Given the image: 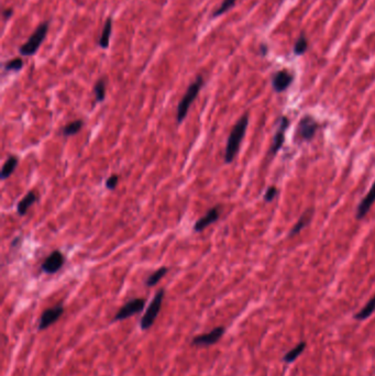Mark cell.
<instances>
[{
	"label": "cell",
	"instance_id": "6da1fadb",
	"mask_svg": "<svg viewBox=\"0 0 375 376\" xmlns=\"http://www.w3.org/2000/svg\"><path fill=\"white\" fill-rule=\"evenodd\" d=\"M247 124H249V115L244 114L232 128L227 140L226 151H224V162L227 164H230L237 156L240 145H241V142L245 135Z\"/></svg>",
	"mask_w": 375,
	"mask_h": 376
},
{
	"label": "cell",
	"instance_id": "7a4b0ae2",
	"mask_svg": "<svg viewBox=\"0 0 375 376\" xmlns=\"http://www.w3.org/2000/svg\"><path fill=\"white\" fill-rule=\"evenodd\" d=\"M204 85V78L202 76H197V78L195 79L192 84L190 85V87L187 88L185 95L183 96V98L179 101L178 106H177V115H176V120L178 123H182L187 114H189V110L192 106V103L194 102V100L197 98V96L200 92V88Z\"/></svg>",
	"mask_w": 375,
	"mask_h": 376
},
{
	"label": "cell",
	"instance_id": "3957f363",
	"mask_svg": "<svg viewBox=\"0 0 375 376\" xmlns=\"http://www.w3.org/2000/svg\"><path fill=\"white\" fill-rule=\"evenodd\" d=\"M48 31H49V22L44 21L36 28L35 31L29 37L27 42L19 48L20 54L25 56H31L35 54L37 50L41 47L43 40L46 39Z\"/></svg>",
	"mask_w": 375,
	"mask_h": 376
},
{
	"label": "cell",
	"instance_id": "277c9868",
	"mask_svg": "<svg viewBox=\"0 0 375 376\" xmlns=\"http://www.w3.org/2000/svg\"><path fill=\"white\" fill-rule=\"evenodd\" d=\"M164 295H165V290L163 288L157 290L154 298L152 299V302L150 303V306L148 307L147 311L144 312L143 317L141 318L140 328L143 330V331H145V330L151 328L153 326V323L155 322L157 316H159V314L161 311Z\"/></svg>",
	"mask_w": 375,
	"mask_h": 376
},
{
	"label": "cell",
	"instance_id": "5b68a950",
	"mask_svg": "<svg viewBox=\"0 0 375 376\" xmlns=\"http://www.w3.org/2000/svg\"><path fill=\"white\" fill-rule=\"evenodd\" d=\"M145 303H147V300L144 298H133V299L129 300L128 303L124 304L117 311V314L115 315V317H114V321H120V320L128 319V318L132 317V316L141 312L142 310H143Z\"/></svg>",
	"mask_w": 375,
	"mask_h": 376
},
{
	"label": "cell",
	"instance_id": "8992f818",
	"mask_svg": "<svg viewBox=\"0 0 375 376\" xmlns=\"http://www.w3.org/2000/svg\"><path fill=\"white\" fill-rule=\"evenodd\" d=\"M224 331H226L224 327H216L207 333H201L194 337L192 339V344L197 345V347H209V345L216 344L221 339Z\"/></svg>",
	"mask_w": 375,
	"mask_h": 376
},
{
	"label": "cell",
	"instance_id": "52a82bcc",
	"mask_svg": "<svg viewBox=\"0 0 375 376\" xmlns=\"http://www.w3.org/2000/svg\"><path fill=\"white\" fill-rule=\"evenodd\" d=\"M63 312H64V307L62 304H58L54 307L48 308V309H46L41 314L37 329H39L40 331L41 330L48 329L50 326L53 325V323H55L59 318H61Z\"/></svg>",
	"mask_w": 375,
	"mask_h": 376
},
{
	"label": "cell",
	"instance_id": "ba28073f",
	"mask_svg": "<svg viewBox=\"0 0 375 376\" xmlns=\"http://www.w3.org/2000/svg\"><path fill=\"white\" fill-rule=\"evenodd\" d=\"M319 129V123L311 116H305L301 119L297 128V134L305 141H309Z\"/></svg>",
	"mask_w": 375,
	"mask_h": 376
},
{
	"label": "cell",
	"instance_id": "9c48e42d",
	"mask_svg": "<svg viewBox=\"0 0 375 376\" xmlns=\"http://www.w3.org/2000/svg\"><path fill=\"white\" fill-rule=\"evenodd\" d=\"M64 262H65L64 255L59 251H54L44 260L41 265V268L44 273L54 274L62 268V266L64 265Z\"/></svg>",
	"mask_w": 375,
	"mask_h": 376
},
{
	"label": "cell",
	"instance_id": "30bf717a",
	"mask_svg": "<svg viewBox=\"0 0 375 376\" xmlns=\"http://www.w3.org/2000/svg\"><path fill=\"white\" fill-rule=\"evenodd\" d=\"M293 80H294L293 74L289 73L287 70H282L274 74V76L272 78V85L275 92L282 93L290 86Z\"/></svg>",
	"mask_w": 375,
	"mask_h": 376
},
{
	"label": "cell",
	"instance_id": "8fae6325",
	"mask_svg": "<svg viewBox=\"0 0 375 376\" xmlns=\"http://www.w3.org/2000/svg\"><path fill=\"white\" fill-rule=\"evenodd\" d=\"M288 123H289V121H288V118L287 117H282L281 118L280 123H279V129H277V131L275 133V137H274V140H273V144L271 147V150H269V153H271L272 155H275L277 152H279L280 149L284 144V141H285V130L287 129Z\"/></svg>",
	"mask_w": 375,
	"mask_h": 376
},
{
	"label": "cell",
	"instance_id": "7c38bea8",
	"mask_svg": "<svg viewBox=\"0 0 375 376\" xmlns=\"http://www.w3.org/2000/svg\"><path fill=\"white\" fill-rule=\"evenodd\" d=\"M219 207H214L212 209H209L207 214L201 217L200 219H198L194 225V231L195 232H200L202 230H205L209 225L213 224L214 222H216L217 220L219 219Z\"/></svg>",
	"mask_w": 375,
	"mask_h": 376
},
{
	"label": "cell",
	"instance_id": "4fadbf2b",
	"mask_svg": "<svg viewBox=\"0 0 375 376\" xmlns=\"http://www.w3.org/2000/svg\"><path fill=\"white\" fill-rule=\"evenodd\" d=\"M374 201H375V182L373 183L369 193L365 195V197L362 199L361 202H360L357 210L358 219H362V218H364L367 215Z\"/></svg>",
	"mask_w": 375,
	"mask_h": 376
},
{
	"label": "cell",
	"instance_id": "5bb4252c",
	"mask_svg": "<svg viewBox=\"0 0 375 376\" xmlns=\"http://www.w3.org/2000/svg\"><path fill=\"white\" fill-rule=\"evenodd\" d=\"M37 199H39V194H37V192L30 191L26 196L18 202V206H17L18 214L20 216H25L29 210V208L31 207L35 201H37Z\"/></svg>",
	"mask_w": 375,
	"mask_h": 376
},
{
	"label": "cell",
	"instance_id": "9a60e30c",
	"mask_svg": "<svg viewBox=\"0 0 375 376\" xmlns=\"http://www.w3.org/2000/svg\"><path fill=\"white\" fill-rule=\"evenodd\" d=\"M312 213H314L312 209H308L306 213H304L302 215V217L299 218V220L295 223L294 227L291 228V230L289 232V237L296 236L298 232H301L305 227H307V225L310 223L311 218H312Z\"/></svg>",
	"mask_w": 375,
	"mask_h": 376
},
{
	"label": "cell",
	"instance_id": "2e32d148",
	"mask_svg": "<svg viewBox=\"0 0 375 376\" xmlns=\"http://www.w3.org/2000/svg\"><path fill=\"white\" fill-rule=\"evenodd\" d=\"M111 31H112V19L108 18L106 22H105L102 32L98 41V45L101 49H107L109 47Z\"/></svg>",
	"mask_w": 375,
	"mask_h": 376
},
{
	"label": "cell",
	"instance_id": "e0dca14e",
	"mask_svg": "<svg viewBox=\"0 0 375 376\" xmlns=\"http://www.w3.org/2000/svg\"><path fill=\"white\" fill-rule=\"evenodd\" d=\"M18 166V159L17 156L14 155H10L8 159L6 160L4 166H3V170H2V174H0V177H2V179H7L9 178L12 173L14 172V170H16V168Z\"/></svg>",
	"mask_w": 375,
	"mask_h": 376
},
{
	"label": "cell",
	"instance_id": "ac0fdd59",
	"mask_svg": "<svg viewBox=\"0 0 375 376\" xmlns=\"http://www.w3.org/2000/svg\"><path fill=\"white\" fill-rule=\"evenodd\" d=\"M375 311V296H373L367 304L360 310L358 314L355 315V319L357 320H365L370 317V316Z\"/></svg>",
	"mask_w": 375,
	"mask_h": 376
},
{
	"label": "cell",
	"instance_id": "d6986e66",
	"mask_svg": "<svg viewBox=\"0 0 375 376\" xmlns=\"http://www.w3.org/2000/svg\"><path fill=\"white\" fill-rule=\"evenodd\" d=\"M82 126H84V121H82L81 119L75 120V121L70 122V123H67V124L63 128L62 134L64 135V137H71V135L77 134V133L81 130Z\"/></svg>",
	"mask_w": 375,
	"mask_h": 376
},
{
	"label": "cell",
	"instance_id": "ffe728a7",
	"mask_svg": "<svg viewBox=\"0 0 375 376\" xmlns=\"http://www.w3.org/2000/svg\"><path fill=\"white\" fill-rule=\"evenodd\" d=\"M305 349H306V342L302 341L301 343H298L295 348L291 349L288 353H286V354L284 356L283 360L287 363L294 362V361L305 351Z\"/></svg>",
	"mask_w": 375,
	"mask_h": 376
},
{
	"label": "cell",
	"instance_id": "44dd1931",
	"mask_svg": "<svg viewBox=\"0 0 375 376\" xmlns=\"http://www.w3.org/2000/svg\"><path fill=\"white\" fill-rule=\"evenodd\" d=\"M169 272V268L166 266H162L160 267L157 270H155V272L153 274L150 275L147 281H145V285L149 287H152V286H155V285L159 283L162 278L165 276V274H166Z\"/></svg>",
	"mask_w": 375,
	"mask_h": 376
},
{
	"label": "cell",
	"instance_id": "7402d4cb",
	"mask_svg": "<svg viewBox=\"0 0 375 376\" xmlns=\"http://www.w3.org/2000/svg\"><path fill=\"white\" fill-rule=\"evenodd\" d=\"M94 93L97 101L102 102L105 100V98H106V80H105V78H100L96 81Z\"/></svg>",
	"mask_w": 375,
	"mask_h": 376
},
{
	"label": "cell",
	"instance_id": "603a6c76",
	"mask_svg": "<svg viewBox=\"0 0 375 376\" xmlns=\"http://www.w3.org/2000/svg\"><path fill=\"white\" fill-rule=\"evenodd\" d=\"M236 2L237 0H223L222 4L213 12V17L214 18L220 17L221 14H223L224 12H227L229 9H231L232 7L236 5Z\"/></svg>",
	"mask_w": 375,
	"mask_h": 376
},
{
	"label": "cell",
	"instance_id": "cb8c5ba5",
	"mask_svg": "<svg viewBox=\"0 0 375 376\" xmlns=\"http://www.w3.org/2000/svg\"><path fill=\"white\" fill-rule=\"evenodd\" d=\"M307 48H308V42H307V39L306 36L304 34H302L301 36L298 37L296 43H295V47H294V53L296 55H302L304 54Z\"/></svg>",
	"mask_w": 375,
	"mask_h": 376
},
{
	"label": "cell",
	"instance_id": "d4e9b609",
	"mask_svg": "<svg viewBox=\"0 0 375 376\" xmlns=\"http://www.w3.org/2000/svg\"><path fill=\"white\" fill-rule=\"evenodd\" d=\"M22 67H24V61H22L21 57H14L5 64L6 71L18 72L22 69Z\"/></svg>",
	"mask_w": 375,
	"mask_h": 376
},
{
	"label": "cell",
	"instance_id": "484cf974",
	"mask_svg": "<svg viewBox=\"0 0 375 376\" xmlns=\"http://www.w3.org/2000/svg\"><path fill=\"white\" fill-rule=\"evenodd\" d=\"M118 182H119V176L117 174H112L106 180V187L109 191H114L118 185Z\"/></svg>",
	"mask_w": 375,
	"mask_h": 376
},
{
	"label": "cell",
	"instance_id": "4316f807",
	"mask_svg": "<svg viewBox=\"0 0 375 376\" xmlns=\"http://www.w3.org/2000/svg\"><path fill=\"white\" fill-rule=\"evenodd\" d=\"M277 193H279V191H277L276 187H274V186H271L269 188H267V191H266V193L264 195V200L266 202L272 201L276 197Z\"/></svg>",
	"mask_w": 375,
	"mask_h": 376
},
{
	"label": "cell",
	"instance_id": "83f0119b",
	"mask_svg": "<svg viewBox=\"0 0 375 376\" xmlns=\"http://www.w3.org/2000/svg\"><path fill=\"white\" fill-rule=\"evenodd\" d=\"M12 13H13V10H12L11 8L6 9V10L4 11V18H5L6 20H8V19L12 16Z\"/></svg>",
	"mask_w": 375,
	"mask_h": 376
},
{
	"label": "cell",
	"instance_id": "f1b7e54d",
	"mask_svg": "<svg viewBox=\"0 0 375 376\" xmlns=\"http://www.w3.org/2000/svg\"><path fill=\"white\" fill-rule=\"evenodd\" d=\"M260 51H261V54L262 55H265L266 52H267V47H266V45L265 44H262L261 47H260Z\"/></svg>",
	"mask_w": 375,
	"mask_h": 376
}]
</instances>
